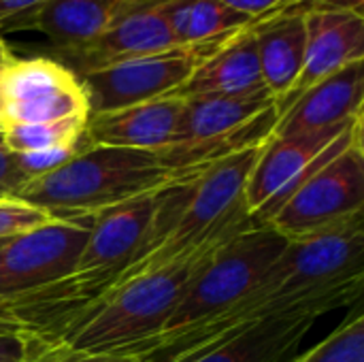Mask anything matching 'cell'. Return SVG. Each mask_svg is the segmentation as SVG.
I'll return each mask as SVG.
<instances>
[{
    "mask_svg": "<svg viewBox=\"0 0 364 362\" xmlns=\"http://www.w3.org/2000/svg\"><path fill=\"white\" fill-rule=\"evenodd\" d=\"M363 262L364 213L288 241L275 262L235 307L177 337L158 356L164 362L192 352L250 322L286 314H314L320 318L326 312L346 307L363 290Z\"/></svg>",
    "mask_w": 364,
    "mask_h": 362,
    "instance_id": "obj_1",
    "label": "cell"
},
{
    "mask_svg": "<svg viewBox=\"0 0 364 362\" xmlns=\"http://www.w3.org/2000/svg\"><path fill=\"white\" fill-rule=\"evenodd\" d=\"M215 250L128 277L75 314L45 344L81 354L134 356L164 331L188 284Z\"/></svg>",
    "mask_w": 364,
    "mask_h": 362,
    "instance_id": "obj_2",
    "label": "cell"
},
{
    "mask_svg": "<svg viewBox=\"0 0 364 362\" xmlns=\"http://www.w3.org/2000/svg\"><path fill=\"white\" fill-rule=\"evenodd\" d=\"M168 181L171 173L151 151L81 143L64 166L26 181L17 198L53 220H77L156 192Z\"/></svg>",
    "mask_w": 364,
    "mask_h": 362,
    "instance_id": "obj_3",
    "label": "cell"
},
{
    "mask_svg": "<svg viewBox=\"0 0 364 362\" xmlns=\"http://www.w3.org/2000/svg\"><path fill=\"white\" fill-rule=\"evenodd\" d=\"M286 243L288 239L269 224H252L222 243L188 284L164 331L134 356L151 361L177 337L226 314L256 286Z\"/></svg>",
    "mask_w": 364,
    "mask_h": 362,
    "instance_id": "obj_4",
    "label": "cell"
},
{
    "mask_svg": "<svg viewBox=\"0 0 364 362\" xmlns=\"http://www.w3.org/2000/svg\"><path fill=\"white\" fill-rule=\"evenodd\" d=\"M181 100L183 109L175 139L164 151L156 154L171 177L267 143L279 117L269 90L245 96Z\"/></svg>",
    "mask_w": 364,
    "mask_h": 362,
    "instance_id": "obj_5",
    "label": "cell"
},
{
    "mask_svg": "<svg viewBox=\"0 0 364 362\" xmlns=\"http://www.w3.org/2000/svg\"><path fill=\"white\" fill-rule=\"evenodd\" d=\"M363 139V117L292 137H271L247 179L245 203L256 224H269L277 209L320 166Z\"/></svg>",
    "mask_w": 364,
    "mask_h": 362,
    "instance_id": "obj_6",
    "label": "cell"
},
{
    "mask_svg": "<svg viewBox=\"0 0 364 362\" xmlns=\"http://www.w3.org/2000/svg\"><path fill=\"white\" fill-rule=\"evenodd\" d=\"M241 30L192 45H177L166 51L132 58L81 75L79 79L87 96L90 115L173 96L207 58Z\"/></svg>",
    "mask_w": 364,
    "mask_h": 362,
    "instance_id": "obj_7",
    "label": "cell"
},
{
    "mask_svg": "<svg viewBox=\"0 0 364 362\" xmlns=\"http://www.w3.org/2000/svg\"><path fill=\"white\" fill-rule=\"evenodd\" d=\"M92 218L53 220L0 247V320L17 301L62 284L75 269Z\"/></svg>",
    "mask_w": 364,
    "mask_h": 362,
    "instance_id": "obj_8",
    "label": "cell"
},
{
    "mask_svg": "<svg viewBox=\"0 0 364 362\" xmlns=\"http://www.w3.org/2000/svg\"><path fill=\"white\" fill-rule=\"evenodd\" d=\"M364 151L363 139L309 175L296 192L277 209L269 226L294 241L363 215Z\"/></svg>",
    "mask_w": 364,
    "mask_h": 362,
    "instance_id": "obj_9",
    "label": "cell"
},
{
    "mask_svg": "<svg viewBox=\"0 0 364 362\" xmlns=\"http://www.w3.org/2000/svg\"><path fill=\"white\" fill-rule=\"evenodd\" d=\"M68 117H90L81 79L55 58L13 55L0 70L2 130Z\"/></svg>",
    "mask_w": 364,
    "mask_h": 362,
    "instance_id": "obj_10",
    "label": "cell"
},
{
    "mask_svg": "<svg viewBox=\"0 0 364 362\" xmlns=\"http://www.w3.org/2000/svg\"><path fill=\"white\" fill-rule=\"evenodd\" d=\"M171 47H177V41L168 30L160 4H141L119 15L96 38L62 58L68 60L66 66L81 77L90 70L166 51Z\"/></svg>",
    "mask_w": 364,
    "mask_h": 362,
    "instance_id": "obj_11",
    "label": "cell"
},
{
    "mask_svg": "<svg viewBox=\"0 0 364 362\" xmlns=\"http://www.w3.org/2000/svg\"><path fill=\"white\" fill-rule=\"evenodd\" d=\"M305 60L290 94L277 102L284 113L303 92L352 62L364 60V15L348 11L305 13Z\"/></svg>",
    "mask_w": 364,
    "mask_h": 362,
    "instance_id": "obj_12",
    "label": "cell"
},
{
    "mask_svg": "<svg viewBox=\"0 0 364 362\" xmlns=\"http://www.w3.org/2000/svg\"><path fill=\"white\" fill-rule=\"evenodd\" d=\"M316 322L314 314H286L250 322L164 362H282L299 348Z\"/></svg>",
    "mask_w": 364,
    "mask_h": 362,
    "instance_id": "obj_13",
    "label": "cell"
},
{
    "mask_svg": "<svg viewBox=\"0 0 364 362\" xmlns=\"http://www.w3.org/2000/svg\"><path fill=\"white\" fill-rule=\"evenodd\" d=\"M181 109V98L166 96L115 111L94 113L87 117L83 143L160 154L175 139Z\"/></svg>",
    "mask_w": 364,
    "mask_h": 362,
    "instance_id": "obj_14",
    "label": "cell"
},
{
    "mask_svg": "<svg viewBox=\"0 0 364 362\" xmlns=\"http://www.w3.org/2000/svg\"><path fill=\"white\" fill-rule=\"evenodd\" d=\"M363 100L364 60H358L303 92L279 113L271 137H292L354 122L363 117Z\"/></svg>",
    "mask_w": 364,
    "mask_h": 362,
    "instance_id": "obj_15",
    "label": "cell"
},
{
    "mask_svg": "<svg viewBox=\"0 0 364 362\" xmlns=\"http://www.w3.org/2000/svg\"><path fill=\"white\" fill-rule=\"evenodd\" d=\"M260 19L262 17L245 26L211 58H207L173 96H245L267 90L256 49V28Z\"/></svg>",
    "mask_w": 364,
    "mask_h": 362,
    "instance_id": "obj_16",
    "label": "cell"
},
{
    "mask_svg": "<svg viewBox=\"0 0 364 362\" xmlns=\"http://www.w3.org/2000/svg\"><path fill=\"white\" fill-rule=\"evenodd\" d=\"M305 15L279 11L264 15L256 28V49L267 90L282 102L294 87L305 60Z\"/></svg>",
    "mask_w": 364,
    "mask_h": 362,
    "instance_id": "obj_17",
    "label": "cell"
},
{
    "mask_svg": "<svg viewBox=\"0 0 364 362\" xmlns=\"http://www.w3.org/2000/svg\"><path fill=\"white\" fill-rule=\"evenodd\" d=\"M134 6L141 4L136 0H49L30 30L43 32L53 49L64 55L96 38Z\"/></svg>",
    "mask_w": 364,
    "mask_h": 362,
    "instance_id": "obj_18",
    "label": "cell"
},
{
    "mask_svg": "<svg viewBox=\"0 0 364 362\" xmlns=\"http://www.w3.org/2000/svg\"><path fill=\"white\" fill-rule=\"evenodd\" d=\"M177 45L209 41L256 21L220 0H164L158 2Z\"/></svg>",
    "mask_w": 364,
    "mask_h": 362,
    "instance_id": "obj_19",
    "label": "cell"
},
{
    "mask_svg": "<svg viewBox=\"0 0 364 362\" xmlns=\"http://www.w3.org/2000/svg\"><path fill=\"white\" fill-rule=\"evenodd\" d=\"M85 124L87 117H68L58 122H43V124L9 126L2 130V134H4V145L13 154H28L38 149L79 145L83 141Z\"/></svg>",
    "mask_w": 364,
    "mask_h": 362,
    "instance_id": "obj_20",
    "label": "cell"
},
{
    "mask_svg": "<svg viewBox=\"0 0 364 362\" xmlns=\"http://www.w3.org/2000/svg\"><path fill=\"white\" fill-rule=\"evenodd\" d=\"M292 362H364V320L354 314L324 341Z\"/></svg>",
    "mask_w": 364,
    "mask_h": 362,
    "instance_id": "obj_21",
    "label": "cell"
},
{
    "mask_svg": "<svg viewBox=\"0 0 364 362\" xmlns=\"http://www.w3.org/2000/svg\"><path fill=\"white\" fill-rule=\"evenodd\" d=\"M49 222H53V218L41 207L28 205L19 198L0 201V241H9Z\"/></svg>",
    "mask_w": 364,
    "mask_h": 362,
    "instance_id": "obj_22",
    "label": "cell"
},
{
    "mask_svg": "<svg viewBox=\"0 0 364 362\" xmlns=\"http://www.w3.org/2000/svg\"><path fill=\"white\" fill-rule=\"evenodd\" d=\"M30 335V333H28ZM23 362H143L130 354H81L45 344L30 335V352Z\"/></svg>",
    "mask_w": 364,
    "mask_h": 362,
    "instance_id": "obj_23",
    "label": "cell"
},
{
    "mask_svg": "<svg viewBox=\"0 0 364 362\" xmlns=\"http://www.w3.org/2000/svg\"><path fill=\"white\" fill-rule=\"evenodd\" d=\"M81 143L68 145V147H51V149H38V151H28V154H15V158H17L19 169L23 171V175L30 181L34 177H43V175L64 166L73 156H77V151L81 149Z\"/></svg>",
    "mask_w": 364,
    "mask_h": 362,
    "instance_id": "obj_24",
    "label": "cell"
},
{
    "mask_svg": "<svg viewBox=\"0 0 364 362\" xmlns=\"http://www.w3.org/2000/svg\"><path fill=\"white\" fill-rule=\"evenodd\" d=\"M47 2L49 0H0V34L30 30Z\"/></svg>",
    "mask_w": 364,
    "mask_h": 362,
    "instance_id": "obj_25",
    "label": "cell"
},
{
    "mask_svg": "<svg viewBox=\"0 0 364 362\" xmlns=\"http://www.w3.org/2000/svg\"><path fill=\"white\" fill-rule=\"evenodd\" d=\"M26 181H28V177L19 169L15 154L4 145V134L0 130V201L17 198V194Z\"/></svg>",
    "mask_w": 364,
    "mask_h": 362,
    "instance_id": "obj_26",
    "label": "cell"
},
{
    "mask_svg": "<svg viewBox=\"0 0 364 362\" xmlns=\"http://www.w3.org/2000/svg\"><path fill=\"white\" fill-rule=\"evenodd\" d=\"M30 352V335L11 329L0 333V362H23Z\"/></svg>",
    "mask_w": 364,
    "mask_h": 362,
    "instance_id": "obj_27",
    "label": "cell"
},
{
    "mask_svg": "<svg viewBox=\"0 0 364 362\" xmlns=\"http://www.w3.org/2000/svg\"><path fill=\"white\" fill-rule=\"evenodd\" d=\"M220 2L250 17H264L290 9L296 0H220Z\"/></svg>",
    "mask_w": 364,
    "mask_h": 362,
    "instance_id": "obj_28",
    "label": "cell"
},
{
    "mask_svg": "<svg viewBox=\"0 0 364 362\" xmlns=\"http://www.w3.org/2000/svg\"><path fill=\"white\" fill-rule=\"evenodd\" d=\"M294 13H314V11H348V13H363L364 0H296L290 9Z\"/></svg>",
    "mask_w": 364,
    "mask_h": 362,
    "instance_id": "obj_29",
    "label": "cell"
},
{
    "mask_svg": "<svg viewBox=\"0 0 364 362\" xmlns=\"http://www.w3.org/2000/svg\"><path fill=\"white\" fill-rule=\"evenodd\" d=\"M11 329H17V326H15V324H11V322L0 320V333H2V331H11Z\"/></svg>",
    "mask_w": 364,
    "mask_h": 362,
    "instance_id": "obj_30",
    "label": "cell"
},
{
    "mask_svg": "<svg viewBox=\"0 0 364 362\" xmlns=\"http://www.w3.org/2000/svg\"><path fill=\"white\" fill-rule=\"evenodd\" d=\"M139 4H158V2H164V0H136Z\"/></svg>",
    "mask_w": 364,
    "mask_h": 362,
    "instance_id": "obj_31",
    "label": "cell"
},
{
    "mask_svg": "<svg viewBox=\"0 0 364 362\" xmlns=\"http://www.w3.org/2000/svg\"><path fill=\"white\" fill-rule=\"evenodd\" d=\"M4 243H6V241H0V247H2V245H4Z\"/></svg>",
    "mask_w": 364,
    "mask_h": 362,
    "instance_id": "obj_32",
    "label": "cell"
},
{
    "mask_svg": "<svg viewBox=\"0 0 364 362\" xmlns=\"http://www.w3.org/2000/svg\"><path fill=\"white\" fill-rule=\"evenodd\" d=\"M0 130H2V122H0Z\"/></svg>",
    "mask_w": 364,
    "mask_h": 362,
    "instance_id": "obj_33",
    "label": "cell"
}]
</instances>
